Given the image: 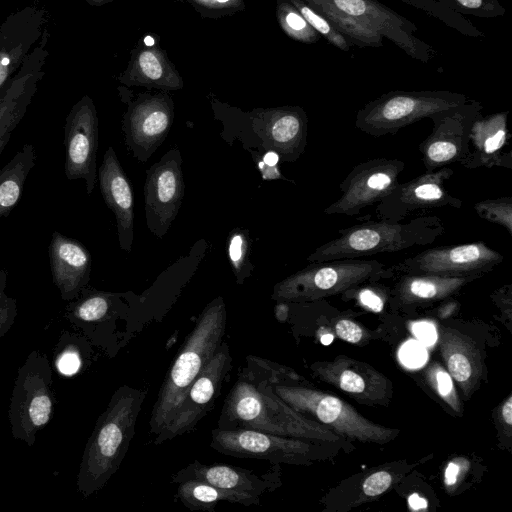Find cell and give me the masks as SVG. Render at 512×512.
Instances as JSON below:
<instances>
[{
  "mask_svg": "<svg viewBox=\"0 0 512 512\" xmlns=\"http://www.w3.org/2000/svg\"><path fill=\"white\" fill-rule=\"evenodd\" d=\"M286 369L271 360L247 356L245 366L224 400L217 427L259 430L353 450L351 441L294 410L272 391L271 382Z\"/></svg>",
  "mask_w": 512,
  "mask_h": 512,
  "instance_id": "1",
  "label": "cell"
},
{
  "mask_svg": "<svg viewBox=\"0 0 512 512\" xmlns=\"http://www.w3.org/2000/svg\"><path fill=\"white\" fill-rule=\"evenodd\" d=\"M324 15L353 46L380 48L383 38L423 63L437 52L414 36L417 26L377 0H303Z\"/></svg>",
  "mask_w": 512,
  "mask_h": 512,
  "instance_id": "2",
  "label": "cell"
},
{
  "mask_svg": "<svg viewBox=\"0 0 512 512\" xmlns=\"http://www.w3.org/2000/svg\"><path fill=\"white\" fill-rule=\"evenodd\" d=\"M210 101L214 118L223 124L221 137L230 145L238 140L248 151H274L283 162H294L304 153L308 117L302 107L255 108L244 112L216 98Z\"/></svg>",
  "mask_w": 512,
  "mask_h": 512,
  "instance_id": "3",
  "label": "cell"
},
{
  "mask_svg": "<svg viewBox=\"0 0 512 512\" xmlns=\"http://www.w3.org/2000/svg\"><path fill=\"white\" fill-rule=\"evenodd\" d=\"M226 323V305L218 296L205 306L166 374L149 420L154 437L168 426L190 385L223 342Z\"/></svg>",
  "mask_w": 512,
  "mask_h": 512,
  "instance_id": "4",
  "label": "cell"
},
{
  "mask_svg": "<svg viewBox=\"0 0 512 512\" xmlns=\"http://www.w3.org/2000/svg\"><path fill=\"white\" fill-rule=\"evenodd\" d=\"M444 232V223L437 216H420L407 222L368 221L340 229L335 239L317 247L306 260L314 263L395 253L432 244Z\"/></svg>",
  "mask_w": 512,
  "mask_h": 512,
  "instance_id": "5",
  "label": "cell"
},
{
  "mask_svg": "<svg viewBox=\"0 0 512 512\" xmlns=\"http://www.w3.org/2000/svg\"><path fill=\"white\" fill-rule=\"evenodd\" d=\"M146 394V390L128 385L115 391L85 455L83 484L87 493L101 488L122 463Z\"/></svg>",
  "mask_w": 512,
  "mask_h": 512,
  "instance_id": "6",
  "label": "cell"
},
{
  "mask_svg": "<svg viewBox=\"0 0 512 512\" xmlns=\"http://www.w3.org/2000/svg\"><path fill=\"white\" fill-rule=\"evenodd\" d=\"M296 373L287 369L272 382V391L294 410L313 419L344 437L348 441L386 444L399 434L398 429L388 428L366 419L344 400L316 390L293 380Z\"/></svg>",
  "mask_w": 512,
  "mask_h": 512,
  "instance_id": "7",
  "label": "cell"
},
{
  "mask_svg": "<svg viewBox=\"0 0 512 512\" xmlns=\"http://www.w3.org/2000/svg\"><path fill=\"white\" fill-rule=\"evenodd\" d=\"M396 273L378 260L338 259L309 263L273 287L276 302H315L343 294L365 282L380 281Z\"/></svg>",
  "mask_w": 512,
  "mask_h": 512,
  "instance_id": "8",
  "label": "cell"
},
{
  "mask_svg": "<svg viewBox=\"0 0 512 512\" xmlns=\"http://www.w3.org/2000/svg\"><path fill=\"white\" fill-rule=\"evenodd\" d=\"M469 98L447 90L402 91L382 94L357 112L355 126L360 131L382 137L421 119L465 104Z\"/></svg>",
  "mask_w": 512,
  "mask_h": 512,
  "instance_id": "9",
  "label": "cell"
},
{
  "mask_svg": "<svg viewBox=\"0 0 512 512\" xmlns=\"http://www.w3.org/2000/svg\"><path fill=\"white\" fill-rule=\"evenodd\" d=\"M210 446L219 453L237 458L267 460L271 464L310 465L334 456L335 444L287 437L253 429L211 432Z\"/></svg>",
  "mask_w": 512,
  "mask_h": 512,
  "instance_id": "10",
  "label": "cell"
},
{
  "mask_svg": "<svg viewBox=\"0 0 512 512\" xmlns=\"http://www.w3.org/2000/svg\"><path fill=\"white\" fill-rule=\"evenodd\" d=\"M127 110L121 129L126 149L145 163L166 139L174 120V102L166 91L152 90L123 99Z\"/></svg>",
  "mask_w": 512,
  "mask_h": 512,
  "instance_id": "11",
  "label": "cell"
},
{
  "mask_svg": "<svg viewBox=\"0 0 512 512\" xmlns=\"http://www.w3.org/2000/svg\"><path fill=\"white\" fill-rule=\"evenodd\" d=\"M503 260L501 253L485 242L477 241L429 248L391 267L396 274L480 278Z\"/></svg>",
  "mask_w": 512,
  "mask_h": 512,
  "instance_id": "12",
  "label": "cell"
},
{
  "mask_svg": "<svg viewBox=\"0 0 512 512\" xmlns=\"http://www.w3.org/2000/svg\"><path fill=\"white\" fill-rule=\"evenodd\" d=\"M232 360L228 343L222 342L207 366L190 385L168 426L154 437L155 445L190 433L196 428L200 420L213 409L232 368Z\"/></svg>",
  "mask_w": 512,
  "mask_h": 512,
  "instance_id": "13",
  "label": "cell"
},
{
  "mask_svg": "<svg viewBox=\"0 0 512 512\" xmlns=\"http://www.w3.org/2000/svg\"><path fill=\"white\" fill-rule=\"evenodd\" d=\"M448 166L425 173L404 183H398L376 205L375 216L387 222H402L418 211L443 207L459 209L463 201L444 187L453 175Z\"/></svg>",
  "mask_w": 512,
  "mask_h": 512,
  "instance_id": "14",
  "label": "cell"
},
{
  "mask_svg": "<svg viewBox=\"0 0 512 512\" xmlns=\"http://www.w3.org/2000/svg\"><path fill=\"white\" fill-rule=\"evenodd\" d=\"M184 188L182 156L174 147L146 171L145 218L154 236L163 238L168 232L182 206Z\"/></svg>",
  "mask_w": 512,
  "mask_h": 512,
  "instance_id": "15",
  "label": "cell"
},
{
  "mask_svg": "<svg viewBox=\"0 0 512 512\" xmlns=\"http://www.w3.org/2000/svg\"><path fill=\"white\" fill-rule=\"evenodd\" d=\"M405 169L399 159H369L355 165L339 185L340 197L324 209L325 215L353 216L377 204L398 183Z\"/></svg>",
  "mask_w": 512,
  "mask_h": 512,
  "instance_id": "16",
  "label": "cell"
},
{
  "mask_svg": "<svg viewBox=\"0 0 512 512\" xmlns=\"http://www.w3.org/2000/svg\"><path fill=\"white\" fill-rule=\"evenodd\" d=\"M482 104L469 99L465 104L433 115L431 133L419 144L426 171L461 162L469 153L473 122L481 115Z\"/></svg>",
  "mask_w": 512,
  "mask_h": 512,
  "instance_id": "17",
  "label": "cell"
},
{
  "mask_svg": "<svg viewBox=\"0 0 512 512\" xmlns=\"http://www.w3.org/2000/svg\"><path fill=\"white\" fill-rule=\"evenodd\" d=\"M99 144L97 111L89 96L70 110L64 125V172L68 180H84L88 195L97 181L96 158Z\"/></svg>",
  "mask_w": 512,
  "mask_h": 512,
  "instance_id": "18",
  "label": "cell"
},
{
  "mask_svg": "<svg viewBox=\"0 0 512 512\" xmlns=\"http://www.w3.org/2000/svg\"><path fill=\"white\" fill-rule=\"evenodd\" d=\"M314 376L337 387L357 402L386 405L392 397V382L371 365L344 355L310 366Z\"/></svg>",
  "mask_w": 512,
  "mask_h": 512,
  "instance_id": "19",
  "label": "cell"
},
{
  "mask_svg": "<svg viewBox=\"0 0 512 512\" xmlns=\"http://www.w3.org/2000/svg\"><path fill=\"white\" fill-rule=\"evenodd\" d=\"M46 41L47 34L43 36L41 45H37L27 55L17 74L0 91V155L23 119L43 76Z\"/></svg>",
  "mask_w": 512,
  "mask_h": 512,
  "instance_id": "20",
  "label": "cell"
},
{
  "mask_svg": "<svg viewBox=\"0 0 512 512\" xmlns=\"http://www.w3.org/2000/svg\"><path fill=\"white\" fill-rule=\"evenodd\" d=\"M118 80L126 87L138 86L166 92L180 90L184 86L180 73L160 47L158 37L152 35L139 39Z\"/></svg>",
  "mask_w": 512,
  "mask_h": 512,
  "instance_id": "21",
  "label": "cell"
},
{
  "mask_svg": "<svg viewBox=\"0 0 512 512\" xmlns=\"http://www.w3.org/2000/svg\"><path fill=\"white\" fill-rule=\"evenodd\" d=\"M199 480L215 487L262 496L275 490L280 484L279 464L269 471L257 475L253 471L222 463L205 464L194 460L171 477L172 483Z\"/></svg>",
  "mask_w": 512,
  "mask_h": 512,
  "instance_id": "22",
  "label": "cell"
},
{
  "mask_svg": "<svg viewBox=\"0 0 512 512\" xmlns=\"http://www.w3.org/2000/svg\"><path fill=\"white\" fill-rule=\"evenodd\" d=\"M97 174L102 197L116 219L119 246L129 253L134 239L133 189L112 147L107 148Z\"/></svg>",
  "mask_w": 512,
  "mask_h": 512,
  "instance_id": "23",
  "label": "cell"
},
{
  "mask_svg": "<svg viewBox=\"0 0 512 512\" xmlns=\"http://www.w3.org/2000/svg\"><path fill=\"white\" fill-rule=\"evenodd\" d=\"M507 119L508 111L477 117L469 135V153L460 164L467 169L495 166L511 169L512 152L506 151L511 137Z\"/></svg>",
  "mask_w": 512,
  "mask_h": 512,
  "instance_id": "24",
  "label": "cell"
},
{
  "mask_svg": "<svg viewBox=\"0 0 512 512\" xmlns=\"http://www.w3.org/2000/svg\"><path fill=\"white\" fill-rule=\"evenodd\" d=\"M43 14L25 8L8 17L0 28V91L17 71L42 33Z\"/></svg>",
  "mask_w": 512,
  "mask_h": 512,
  "instance_id": "25",
  "label": "cell"
},
{
  "mask_svg": "<svg viewBox=\"0 0 512 512\" xmlns=\"http://www.w3.org/2000/svg\"><path fill=\"white\" fill-rule=\"evenodd\" d=\"M48 254L55 285L64 298L75 297L90 279L92 258L89 250L78 240L55 231Z\"/></svg>",
  "mask_w": 512,
  "mask_h": 512,
  "instance_id": "26",
  "label": "cell"
},
{
  "mask_svg": "<svg viewBox=\"0 0 512 512\" xmlns=\"http://www.w3.org/2000/svg\"><path fill=\"white\" fill-rule=\"evenodd\" d=\"M437 341L446 370L469 397L479 385L483 374L480 350L471 338L456 329L439 325Z\"/></svg>",
  "mask_w": 512,
  "mask_h": 512,
  "instance_id": "27",
  "label": "cell"
},
{
  "mask_svg": "<svg viewBox=\"0 0 512 512\" xmlns=\"http://www.w3.org/2000/svg\"><path fill=\"white\" fill-rule=\"evenodd\" d=\"M207 248V241L203 238L199 239L186 255L166 268L142 295L125 292L129 303L127 312L136 310L147 303H149V307L154 302H157L156 306H159L160 302H168L171 305L196 272L206 255Z\"/></svg>",
  "mask_w": 512,
  "mask_h": 512,
  "instance_id": "28",
  "label": "cell"
},
{
  "mask_svg": "<svg viewBox=\"0 0 512 512\" xmlns=\"http://www.w3.org/2000/svg\"><path fill=\"white\" fill-rule=\"evenodd\" d=\"M399 278L390 291L391 304L409 309L446 300L464 286L478 279L469 277H444L429 274H398Z\"/></svg>",
  "mask_w": 512,
  "mask_h": 512,
  "instance_id": "29",
  "label": "cell"
},
{
  "mask_svg": "<svg viewBox=\"0 0 512 512\" xmlns=\"http://www.w3.org/2000/svg\"><path fill=\"white\" fill-rule=\"evenodd\" d=\"M178 484L176 497L192 511H213L222 501L244 506L260 505L261 496L221 489L199 480H185Z\"/></svg>",
  "mask_w": 512,
  "mask_h": 512,
  "instance_id": "30",
  "label": "cell"
},
{
  "mask_svg": "<svg viewBox=\"0 0 512 512\" xmlns=\"http://www.w3.org/2000/svg\"><path fill=\"white\" fill-rule=\"evenodd\" d=\"M35 161V148L27 143L0 170V219L7 217L18 204Z\"/></svg>",
  "mask_w": 512,
  "mask_h": 512,
  "instance_id": "31",
  "label": "cell"
},
{
  "mask_svg": "<svg viewBox=\"0 0 512 512\" xmlns=\"http://www.w3.org/2000/svg\"><path fill=\"white\" fill-rule=\"evenodd\" d=\"M129 303L125 293L85 291L75 307V315L85 322L99 321L109 314L127 313Z\"/></svg>",
  "mask_w": 512,
  "mask_h": 512,
  "instance_id": "32",
  "label": "cell"
},
{
  "mask_svg": "<svg viewBox=\"0 0 512 512\" xmlns=\"http://www.w3.org/2000/svg\"><path fill=\"white\" fill-rule=\"evenodd\" d=\"M251 248L252 240L249 229L235 227L229 232L226 240V252L238 285L244 284L254 270V265L250 260Z\"/></svg>",
  "mask_w": 512,
  "mask_h": 512,
  "instance_id": "33",
  "label": "cell"
},
{
  "mask_svg": "<svg viewBox=\"0 0 512 512\" xmlns=\"http://www.w3.org/2000/svg\"><path fill=\"white\" fill-rule=\"evenodd\" d=\"M276 18L282 31L291 39L304 44H314L320 40V34L288 0H277Z\"/></svg>",
  "mask_w": 512,
  "mask_h": 512,
  "instance_id": "34",
  "label": "cell"
},
{
  "mask_svg": "<svg viewBox=\"0 0 512 512\" xmlns=\"http://www.w3.org/2000/svg\"><path fill=\"white\" fill-rule=\"evenodd\" d=\"M288 1L300 12L309 25L329 44L342 51H349L353 46V44L343 34H341L324 15L316 11L303 0Z\"/></svg>",
  "mask_w": 512,
  "mask_h": 512,
  "instance_id": "35",
  "label": "cell"
},
{
  "mask_svg": "<svg viewBox=\"0 0 512 512\" xmlns=\"http://www.w3.org/2000/svg\"><path fill=\"white\" fill-rule=\"evenodd\" d=\"M409 5H412L418 9H422L428 15L440 19L446 25L456 29L458 32L471 36L480 37L484 34L478 30L472 23L461 16L458 13L449 9L441 2H435L433 0H401Z\"/></svg>",
  "mask_w": 512,
  "mask_h": 512,
  "instance_id": "36",
  "label": "cell"
},
{
  "mask_svg": "<svg viewBox=\"0 0 512 512\" xmlns=\"http://www.w3.org/2000/svg\"><path fill=\"white\" fill-rule=\"evenodd\" d=\"M424 375L432 391L454 412L461 414L460 399L448 371L438 362H433L427 366Z\"/></svg>",
  "mask_w": 512,
  "mask_h": 512,
  "instance_id": "37",
  "label": "cell"
},
{
  "mask_svg": "<svg viewBox=\"0 0 512 512\" xmlns=\"http://www.w3.org/2000/svg\"><path fill=\"white\" fill-rule=\"evenodd\" d=\"M474 210L480 218L503 226L512 235V196L476 202Z\"/></svg>",
  "mask_w": 512,
  "mask_h": 512,
  "instance_id": "38",
  "label": "cell"
},
{
  "mask_svg": "<svg viewBox=\"0 0 512 512\" xmlns=\"http://www.w3.org/2000/svg\"><path fill=\"white\" fill-rule=\"evenodd\" d=\"M449 9L476 17L494 18L503 16L505 8L499 0H439Z\"/></svg>",
  "mask_w": 512,
  "mask_h": 512,
  "instance_id": "39",
  "label": "cell"
},
{
  "mask_svg": "<svg viewBox=\"0 0 512 512\" xmlns=\"http://www.w3.org/2000/svg\"><path fill=\"white\" fill-rule=\"evenodd\" d=\"M190 4L203 18L231 16L246 7L244 0H182Z\"/></svg>",
  "mask_w": 512,
  "mask_h": 512,
  "instance_id": "40",
  "label": "cell"
},
{
  "mask_svg": "<svg viewBox=\"0 0 512 512\" xmlns=\"http://www.w3.org/2000/svg\"><path fill=\"white\" fill-rule=\"evenodd\" d=\"M377 282H365L347 291L354 294L362 307L372 312L380 313L385 307L388 291L386 287L379 286Z\"/></svg>",
  "mask_w": 512,
  "mask_h": 512,
  "instance_id": "41",
  "label": "cell"
},
{
  "mask_svg": "<svg viewBox=\"0 0 512 512\" xmlns=\"http://www.w3.org/2000/svg\"><path fill=\"white\" fill-rule=\"evenodd\" d=\"M393 476L388 470H378L370 474L362 483V492L367 497H376L390 488Z\"/></svg>",
  "mask_w": 512,
  "mask_h": 512,
  "instance_id": "42",
  "label": "cell"
},
{
  "mask_svg": "<svg viewBox=\"0 0 512 512\" xmlns=\"http://www.w3.org/2000/svg\"><path fill=\"white\" fill-rule=\"evenodd\" d=\"M334 330L338 338L351 344H359L365 338L363 328L350 319L338 320L335 323Z\"/></svg>",
  "mask_w": 512,
  "mask_h": 512,
  "instance_id": "43",
  "label": "cell"
},
{
  "mask_svg": "<svg viewBox=\"0 0 512 512\" xmlns=\"http://www.w3.org/2000/svg\"><path fill=\"white\" fill-rule=\"evenodd\" d=\"M51 401L47 395L36 396L29 406V416L36 426L44 425L48 422L51 413Z\"/></svg>",
  "mask_w": 512,
  "mask_h": 512,
  "instance_id": "44",
  "label": "cell"
},
{
  "mask_svg": "<svg viewBox=\"0 0 512 512\" xmlns=\"http://www.w3.org/2000/svg\"><path fill=\"white\" fill-rule=\"evenodd\" d=\"M80 365L79 355L74 351L64 352L57 361L58 370L67 376L77 373Z\"/></svg>",
  "mask_w": 512,
  "mask_h": 512,
  "instance_id": "45",
  "label": "cell"
},
{
  "mask_svg": "<svg viewBox=\"0 0 512 512\" xmlns=\"http://www.w3.org/2000/svg\"><path fill=\"white\" fill-rule=\"evenodd\" d=\"M425 350L413 342L405 345L402 349V360L408 366H418L424 362Z\"/></svg>",
  "mask_w": 512,
  "mask_h": 512,
  "instance_id": "46",
  "label": "cell"
},
{
  "mask_svg": "<svg viewBox=\"0 0 512 512\" xmlns=\"http://www.w3.org/2000/svg\"><path fill=\"white\" fill-rule=\"evenodd\" d=\"M251 155L253 156L258 169L261 173V176L264 180H287L282 174L281 171L278 168V165L275 166H268L263 163L261 160L260 152H255L254 150L249 151Z\"/></svg>",
  "mask_w": 512,
  "mask_h": 512,
  "instance_id": "47",
  "label": "cell"
},
{
  "mask_svg": "<svg viewBox=\"0 0 512 512\" xmlns=\"http://www.w3.org/2000/svg\"><path fill=\"white\" fill-rule=\"evenodd\" d=\"M416 337L429 345L437 341V332L433 325L427 322L417 323L413 327Z\"/></svg>",
  "mask_w": 512,
  "mask_h": 512,
  "instance_id": "48",
  "label": "cell"
},
{
  "mask_svg": "<svg viewBox=\"0 0 512 512\" xmlns=\"http://www.w3.org/2000/svg\"><path fill=\"white\" fill-rule=\"evenodd\" d=\"M463 468V463H458L456 460L447 466L445 472V484L447 487H453L456 484L458 476Z\"/></svg>",
  "mask_w": 512,
  "mask_h": 512,
  "instance_id": "49",
  "label": "cell"
},
{
  "mask_svg": "<svg viewBox=\"0 0 512 512\" xmlns=\"http://www.w3.org/2000/svg\"><path fill=\"white\" fill-rule=\"evenodd\" d=\"M501 416L504 423L511 427L512 425V396L509 395L501 408Z\"/></svg>",
  "mask_w": 512,
  "mask_h": 512,
  "instance_id": "50",
  "label": "cell"
},
{
  "mask_svg": "<svg viewBox=\"0 0 512 512\" xmlns=\"http://www.w3.org/2000/svg\"><path fill=\"white\" fill-rule=\"evenodd\" d=\"M261 155V154H260ZM261 160L268 166H275L278 164L280 158L274 151H266L261 155Z\"/></svg>",
  "mask_w": 512,
  "mask_h": 512,
  "instance_id": "51",
  "label": "cell"
},
{
  "mask_svg": "<svg viewBox=\"0 0 512 512\" xmlns=\"http://www.w3.org/2000/svg\"><path fill=\"white\" fill-rule=\"evenodd\" d=\"M409 505L413 510H422L426 508L427 502L417 494H413L409 497Z\"/></svg>",
  "mask_w": 512,
  "mask_h": 512,
  "instance_id": "52",
  "label": "cell"
},
{
  "mask_svg": "<svg viewBox=\"0 0 512 512\" xmlns=\"http://www.w3.org/2000/svg\"><path fill=\"white\" fill-rule=\"evenodd\" d=\"M90 5H93V6H100V5H104L106 3H109V2H112L114 0H86Z\"/></svg>",
  "mask_w": 512,
  "mask_h": 512,
  "instance_id": "53",
  "label": "cell"
},
{
  "mask_svg": "<svg viewBox=\"0 0 512 512\" xmlns=\"http://www.w3.org/2000/svg\"><path fill=\"white\" fill-rule=\"evenodd\" d=\"M332 340H333V336H332L331 334H329V335L325 334V335H322V336L320 337V341H321L323 344H325V345L330 344V342H331Z\"/></svg>",
  "mask_w": 512,
  "mask_h": 512,
  "instance_id": "54",
  "label": "cell"
}]
</instances>
